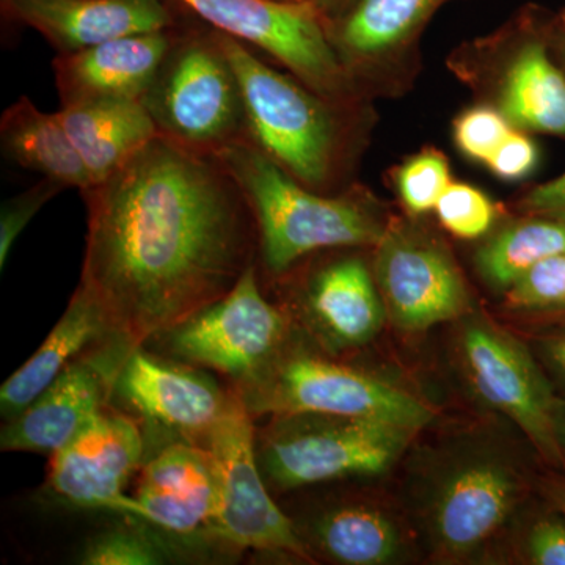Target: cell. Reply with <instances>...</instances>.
I'll return each mask as SVG.
<instances>
[{"label":"cell","instance_id":"cell-1","mask_svg":"<svg viewBox=\"0 0 565 565\" xmlns=\"http://www.w3.org/2000/svg\"><path fill=\"white\" fill-rule=\"evenodd\" d=\"M81 195L79 286L134 348L222 299L258 262L250 203L218 156L158 136Z\"/></svg>","mask_w":565,"mask_h":565},{"label":"cell","instance_id":"cell-2","mask_svg":"<svg viewBox=\"0 0 565 565\" xmlns=\"http://www.w3.org/2000/svg\"><path fill=\"white\" fill-rule=\"evenodd\" d=\"M218 158L239 182L255 215L258 273L278 278L311 253L384 239L362 203L305 188L250 141L226 148Z\"/></svg>","mask_w":565,"mask_h":565},{"label":"cell","instance_id":"cell-3","mask_svg":"<svg viewBox=\"0 0 565 565\" xmlns=\"http://www.w3.org/2000/svg\"><path fill=\"white\" fill-rule=\"evenodd\" d=\"M159 136L221 154L248 141L247 111L221 32L200 20L174 25L173 39L141 98Z\"/></svg>","mask_w":565,"mask_h":565},{"label":"cell","instance_id":"cell-4","mask_svg":"<svg viewBox=\"0 0 565 565\" xmlns=\"http://www.w3.org/2000/svg\"><path fill=\"white\" fill-rule=\"evenodd\" d=\"M221 40L243 88L248 141L294 180L322 193L337 177L343 150L337 99L267 65L244 41L223 32Z\"/></svg>","mask_w":565,"mask_h":565},{"label":"cell","instance_id":"cell-5","mask_svg":"<svg viewBox=\"0 0 565 565\" xmlns=\"http://www.w3.org/2000/svg\"><path fill=\"white\" fill-rule=\"evenodd\" d=\"M255 423L256 462L273 494L384 475L415 430L377 419L285 414Z\"/></svg>","mask_w":565,"mask_h":565},{"label":"cell","instance_id":"cell-6","mask_svg":"<svg viewBox=\"0 0 565 565\" xmlns=\"http://www.w3.org/2000/svg\"><path fill=\"white\" fill-rule=\"evenodd\" d=\"M255 422L285 414H327L377 419L422 430L433 422L429 405L401 386L337 362L296 338L259 377L234 392Z\"/></svg>","mask_w":565,"mask_h":565},{"label":"cell","instance_id":"cell-7","mask_svg":"<svg viewBox=\"0 0 565 565\" xmlns=\"http://www.w3.org/2000/svg\"><path fill=\"white\" fill-rule=\"evenodd\" d=\"M292 334L291 319L280 305L267 299L255 264L222 299L143 345L159 355L221 374L237 392L275 362Z\"/></svg>","mask_w":565,"mask_h":565},{"label":"cell","instance_id":"cell-8","mask_svg":"<svg viewBox=\"0 0 565 565\" xmlns=\"http://www.w3.org/2000/svg\"><path fill=\"white\" fill-rule=\"evenodd\" d=\"M523 490L519 468L498 451H467L444 465L424 505L434 555L462 563L484 550L515 514Z\"/></svg>","mask_w":565,"mask_h":565},{"label":"cell","instance_id":"cell-9","mask_svg":"<svg viewBox=\"0 0 565 565\" xmlns=\"http://www.w3.org/2000/svg\"><path fill=\"white\" fill-rule=\"evenodd\" d=\"M211 28L273 55L296 79L326 98L351 96L349 71L310 0H170Z\"/></svg>","mask_w":565,"mask_h":565},{"label":"cell","instance_id":"cell-10","mask_svg":"<svg viewBox=\"0 0 565 565\" xmlns=\"http://www.w3.org/2000/svg\"><path fill=\"white\" fill-rule=\"evenodd\" d=\"M236 394V393H234ZM204 448L222 471V504L210 537L233 552L311 559L294 526L264 481L255 451V419L239 397L214 427Z\"/></svg>","mask_w":565,"mask_h":565},{"label":"cell","instance_id":"cell-11","mask_svg":"<svg viewBox=\"0 0 565 565\" xmlns=\"http://www.w3.org/2000/svg\"><path fill=\"white\" fill-rule=\"evenodd\" d=\"M234 397L207 371L139 345L122 364L111 405L140 423L150 451L169 440L206 445Z\"/></svg>","mask_w":565,"mask_h":565},{"label":"cell","instance_id":"cell-12","mask_svg":"<svg viewBox=\"0 0 565 565\" xmlns=\"http://www.w3.org/2000/svg\"><path fill=\"white\" fill-rule=\"evenodd\" d=\"M460 353L476 394L514 422L545 460L563 467L553 426L557 396L533 353L484 318L465 322Z\"/></svg>","mask_w":565,"mask_h":565},{"label":"cell","instance_id":"cell-13","mask_svg":"<svg viewBox=\"0 0 565 565\" xmlns=\"http://www.w3.org/2000/svg\"><path fill=\"white\" fill-rule=\"evenodd\" d=\"M147 456L143 427L109 405L51 456L46 490L73 508L136 516V501L126 489Z\"/></svg>","mask_w":565,"mask_h":565},{"label":"cell","instance_id":"cell-14","mask_svg":"<svg viewBox=\"0 0 565 565\" xmlns=\"http://www.w3.org/2000/svg\"><path fill=\"white\" fill-rule=\"evenodd\" d=\"M134 349L111 333L82 353L24 412L3 422L0 449L55 455L111 405L118 374Z\"/></svg>","mask_w":565,"mask_h":565},{"label":"cell","instance_id":"cell-15","mask_svg":"<svg viewBox=\"0 0 565 565\" xmlns=\"http://www.w3.org/2000/svg\"><path fill=\"white\" fill-rule=\"evenodd\" d=\"M137 519L188 539L210 537L222 504V471L210 449L169 440L148 451L132 494Z\"/></svg>","mask_w":565,"mask_h":565},{"label":"cell","instance_id":"cell-16","mask_svg":"<svg viewBox=\"0 0 565 565\" xmlns=\"http://www.w3.org/2000/svg\"><path fill=\"white\" fill-rule=\"evenodd\" d=\"M291 311L316 348L332 356L373 341L386 316L373 275L356 256H341L305 275L285 313Z\"/></svg>","mask_w":565,"mask_h":565},{"label":"cell","instance_id":"cell-17","mask_svg":"<svg viewBox=\"0 0 565 565\" xmlns=\"http://www.w3.org/2000/svg\"><path fill=\"white\" fill-rule=\"evenodd\" d=\"M375 280L394 326L419 332L460 318L468 292L459 270L440 248L404 234L379 243Z\"/></svg>","mask_w":565,"mask_h":565},{"label":"cell","instance_id":"cell-18","mask_svg":"<svg viewBox=\"0 0 565 565\" xmlns=\"http://www.w3.org/2000/svg\"><path fill=\"white\" fill-rule=\"evenodd\" d=\"M2 13L39 32L58 54L180 22L170 0H2Z\"/></svg>","mask_w":565,"mask_h":565},{"label":"cell","instance_id":"cell-19","mask_svg":"<svg viewBox=\"0 0 565 565\" xmlns=\"http://www.w3.org/2000/svg\"><path fill=\"white\" fill-rule=\"evenodd\" d=\"M173 29L57 54L52 62L62 107L96 99H140L173 39Z\"/></svg>","mask_w":565,"mask_h":565},{"label":"cell","instance_id":"cell-20","mask_svg":"<svg viewBox=\"0 0 565 565\" xmlns=\"http://www.w3.org/2000/svg\"><path fill=\"white\" fill-rule=\"evenodd\" d=\"M291 520L308 555L333 564H393L404 552L396 523L362 501H333Z\"/></svg>","mask_w":565,"mask_h":565},{"label":"cell","instance_id":"cell-21","mask_svg":"<svg viewBox=\"0 0 565 565\" xmlns=\"http://www.w3.org/2000/svg\"><path fill=\"white\" fill-rule=\"evenodd\" d=\"M98 184L159 136L140 99H96L55 111Z\"/></svg>","mask_w":565,"mask_h":565},{"label":"cell","instance_id":"cell-22","mask_svg":"<svg viewBox=\"0 0 565 565\" xmlns=\"http://www.w3.org/2000/svg\"><path fill=\"white\" fill-rule=\"evenodd\" d=\"M109 334L102 307L79 286L39 351L3 382L0 388L3 422L24 412L71 363Z\"/></svg>","mask_w":565,"mask_h":565},{"label":"cell","instance_id":"cell-23","mask_svg":"<svg viewBox=\"0 0 565 565\" xmlns=\"http://www.w3.org/2000/svg\"><path fill=\"white\" fill-rule=\"evenodd\" d=\"M0 147L11 162L79 192L92 178L57 114H44L21 96L0 118Z\"/></svg>","mask_w":565,"mask_h":565},{"label":"cell","instance_id":"cell-24","mask_svg":"<svg viewBox=\"0 0 565 565\" xmlns=\"http://www.w3.org/2000/svg\"><path fill=\"white\" fill-rule=\"evenodd\" d=\"M445 0H356L326 20L327 35L344 68L393 50L407 40Z\"/></svg>","mask_w":565,"mask_h":565},{"label":"cell","instance_id":"cell-25","mask_svg":"<svg viewBox=\"0 0 565 565\" xmlns=\"http://www.w3.org/2000/svg\"><path fill=\"white\" fill-rule=\"evenodd\" d=\"M505 118L533 131L565 136V79L542 43L523 47L503 88Z\"/></svg>","mask_w":565,"mask_h":565},{"label":"cell","instance_id":"cell-26","mask_svg":"<svg viewBox=\"0 0 565 565\" xmlns=\"http://www.w3.org/2000/svg\"><path fill=\"white\" fill-rule=\"evenodd\" d=\"M118 519L85 539L76 555L82 565H162L184 559L181 546L207 544L202 539L167 533L147 520L117 514ZM199 548V546H196Z\"/></svg>","mask_w":565,"mask_h":565},{"label":"cell","instance_id":"cell-27","mask_svg":"<svg viewBox=\"0 0 565 565\" xmlns=\"http://www.w3.org/2000/svg\"><path fill=\"white\" fill-rule=\"evenodd\" d=\"M559 253H565V223L537 217L497 234L476 263L490 286L509 291L535 264Z\"/></svg>","mask_w":565,"mask_h":565},{"label":"cell","instance_id":"cell-28","mask_svg":"<svg viewBox=\"0 0 565 565\" xmlns=\"http://www.w3.org/2000/svg\"><path fill=\"white\" fill-rule=\"evenodd\" d=\"M435 210L445 228L463 239L484 236L494 221L492 202L468 184H449Z\"/></svg>","mask_w":565,"mask_h":565},{"label":"cell","instance_id":"cell-29","mask_svg":"<svg viewBox=\"0 0 565 565\" xmlns=\"http://www.w3.org/2000/svg\"><path fill=\"white\" fill-rule=\"evenodd\" d=\"M449 182V167L438 152H422L397 173L401 199L415 214L434 210Z\"/></svg>","mask_w":565,"mask_h":565},{"label":"cell","instance_id":"cell-30","mask_svg":"<svg viewBox=\"0 0 565 565\" xmlns=\"http://www.w3.org/2000/svg\"><path fill=\"white\" fill-rule=\"evenodd\" d=\"M508 299L520 310L565 311V253L535 264L509 289Z\"/></svg>","mask_w":565,"mask_h":565},{"label":"cell","instance_id":"cell-31","mask_svg":"<svg viewBox=\"0 0 565 565\" xmlns=\"http://www.w3.org/2000/svg\"><path fill=\"white\" fill-rule=\"evenodd\" d=\"M65 189L61 182L43 178L28 191L18 193L3 202L0 207V267L2 269L9 259L11 248L24 232L25 226L39 214L41 207L46 206Z\"/></svg>","mask_w":565,"mask_h":565},{"label":"cell","instance_id":"cell-32","mask_svg":"<svg viewBox=\"0 0 565 565\" xmlns=\"http://www.w3.org/2000/svg\"><path fill=\"white\" fill-rule=\"evenodd\" d=\"M511 132L503 115L487 107L467 111L456 125V140L460 150L482 162H489Z\"/></svg>","mask_w":565,"mask_h":565},{"label":"cell","instance_id":"cell-33","mask_svg":"<svg viewBox=\"0 0 565 565\" xmlns=\"http://www.w3.org/2000/svg\"><path fill=\"white\" fill-rule=\"evenodd\" d=\"M522 557L533 565H565V515L539 516L523 539Z\"/></svg>","mask_w":565,"mask_h":565},{"label":"cell","instance_id":"cell-34","mask_svg":"<svg viewBox=\"0 0 565 565\" xmlns=\"http://www.w3.org/2000/svg\"><path fill=\"white\" fill-rule=\"evenodd\" d=\"M487 163L503 180H520L533 172L537 163V148L523 134L511 132Z\"/></svg>","mask_w":565,"mask_h":565},{"label":"cell","instance_id":"cell-35","mask_svg":"<svg viewBox=\"0 0 565 565\" xmlns=\"http://www.w3.org/2000/svg\"><path fill=\"white\" fill-rule=\"evenodd\" d=\"M522 207L535 217L565 223V173L535 188L523 200Z\"/></svg>","mask_w":565,"mask_h":565},{"label":"cell","instance_id":"cell-36","mask_svg":"<svg viewBox=\"0 0 565 565\" xmlns=\"http://www.w3.org/2000/svg\"><path fill=\"white\" fill-rule=\"evenodd\" d=\"M537 353L541 356L542 366L556 382L557 388L565 397V327L544 334L537 341Z\"/></svg>","mask_w":565,"mask_h":565},{"label":"cell","instance_id":"cell-37","mask_svg":"<svg viewBox=\"0 0 565 565\" xmlns=\"http://www.w3.org/2000/svg\"><path fill=\"white\" fill-rule=\"evenodd\" d=\"M542 489H544V494L548 503L552 504L557 512L565 515V475H556L545 479Z\"/></svg>","mask_w":565,"mask_h":565},{"label":"cell","instance_id":"cell-38","mask_svg":"<svg viewBox=\"0 0 565 565\" xmlns=\"http://www.w3.org/2000/svg\"><path fill=\"white\" fill-rule=\"evenodd\" d=\"M311 3L321 11L323 20H332L340 17L345 10L351 9L356 0H310Z\"/></svg>","mask_w":565,"mask_h":565},{"label":"cell","instance_id":"cell-39","mask_svg":"<svg viewBox=\"0 0 565 565\" xmlns=\"http://www.w3.org/2000/svg\"><path fill=\"white\" fill-rule=\"evenodd\" d=\"M553 426H555L557 446H559L561 452L565 457V397L563 396H557Z\"/></svg>","mask_w":565,"mask_h":565}]
</instances>
